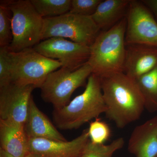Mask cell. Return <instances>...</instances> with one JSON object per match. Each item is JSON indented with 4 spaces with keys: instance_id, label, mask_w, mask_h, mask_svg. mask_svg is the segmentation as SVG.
Masks as SVG:
<instances>
[{
    "instance_id": "obj_13",
    "label": "cell",
    "mask_w": 157,
    "mask_h": 157,
    "mask_svg": "<svg viewBox=\"0 0 157 157\" xmlns=\"http://www.w3.org/2000/svg\"><path fill=\"white\" fill-rule=\"evenodd\" d=\"M128 149L136 157L157 156V116L135 127L129 137Z\"/></svg>"
},
{
    "instance_id": "obj_7",
    "label": "cell",
    "mask_w": 157,
    "mask_h": 157,
    "mask_svg": "<svg viewBox=\"0 0 157 157\" xmlns=\"http://www.w3.org/2000/svg\"><path fill=\"white\" fill-rule=\"evenodd\" d=\"M92 73V69L88 62L75 71L62 67L48 74L40 88L41 97L54 108L64 107L70 103L73 93L87 82Z\"/></svg>"
},
{
    "instance_id": "obj_19",
    "label": "cell",
    "mask_w": 157,
    "mask_h": 157,
    "mask_svg": "<svg viewBox=\"0 0 157 157\" xmlns=\"http://www.w3.org/2000/svg\"><path fill=\"white\" fill-rule=\"evenodd\" d=\"M125 141L120 137L113 140L109 144H98L90 141L86 146L82 157H112L116 151L123 147Z\"/></svg>"
},
{
    "instance_id": "obj_3",
    "label": "cell",
    "mask_w": 157,
    "mask_h": 157,
    "mask_svg": "<svg viewBox=\"0 0 157 157\" xmlns=\"http://www.w3.org/2000/svg\"><path fill=\"white\" fill-rule=\"evenodd\" d=\"M126 17L109 29L101 31L90 46L88 62L92 73L104 77L123 72Z\"/></svg>"
},
{
    "instance_id": "obj_8",
    "label": "cell",
    "mask_w": 157,
    "mask_h": 157,
    "mask_svg": "<svg viewBox=\"0 0 157 157\" xmlns=\"http://www.w3.org/2000/svg\"><path fill=\"white\" fill-rule=\"evenodd\" d=\"M125 41L157 47V21L141 1L131 0L126 15Z\"/></svg>"
},
{
    "instance_id": "obj_15",
    "label": "cell",
    "mask_w": 157,
    "mask_h": 157,
    "mask_svg": "<svg viewBox=\"0 0 157 157\" xmlns=\"http://www.w3.org/2000/svg\"><path fill=\"white\" fill-rule=\"evenodd\" d=\"M28 140L24 126L0 119L1 149L14 157H26Z\"/></svg>"
},
{
    "instance_id": "obj_18",
    "label": "cell",
    "mask_w": 157,
    "mask_h": 157,
    "mask_svg": "<svg viewBox=\"0 0 157 157\" xmlns=\"http://www.w3.org/2000/svg\"><path fill=\"white\" fill-rule=\"evenodd\" d=\"M35 9L43 18L57 17L68 13L72 0H30Z\"/></svg>"
},
{
    "instance_id": "obj_5",
    "label": "cell",
    "mask_w": 157,
    "mask_h": 157,
    "mask_svg": "<svg viewBox=\"0 0 157 157\" xmlns=\"http://www.w3.org/2000/svg\"><path fill=\"white\" fill-rule=\"evenodd\" d=\"M9 56L11 83L19 85L40 88L48 74L62 67L58 60L46 57L33 48L17 52L9 49Z\"/></svg>"
},
{
    "instance_id": "obj_17",
    "label": "cell",
    "mask_w": 157,
    "mask_h": 157,
    "mask_svg": "<svg viewBox=\"0 0 157 157\" xmlns=\"http://www.w3.org/2000/svg\"><path fill=\"white\" fill-rule=\"evenodd\" d=\"M135 80L143 96L145 109L157 112V66Z\"/></svg>"
},
{
    "instance_id": "obj_22",
    "label": "cell",
    "mask_w": 157,
    "mask_h": 157,
    "mask_svg": "<svg viewBox=\"0 0 157 157\" xmlns=\"http://www.w3.org/2000/svg\"><path fill=\"white\" fill-rule=\"evenodd\" d=\"M102 0H72L69 12L73 14L92 16Z\"/></svg>"
},
{
    "instance_id": "obj_21",
    "label": "cell",
    "mask_w": 157,
    "mask_h": 157,
    "mask_svg": "<svg viewBox=\"0 0 157 157\" xmlns=\"http://www.w3.org/2000/svg\"><path fill=\"white\" fill-rule=\"evenodd\" d=\"M88 130L90 141L95 144H104L111 136L108 124L98 118L90 123Z\"/></svg>"
},
{
    "instance_id": "obj_1",
    "label": "cell",
    "mask_w": 157,
    "mask_h": 157,
    "mask_svg": "<svg viewBox=\"0 0 157 157\" xmlns=\"http://www.w3.org/2000/svg\"><path fill=\"white\" fill-rule=\"evenodd\" d=\"M100 79L106 106L104 113L106 117L119 129L139 119L145 107L136 80L123 72L110 74Z\"/></svg>"
},
{
    "instance_id": "obj_24",
    "label": "cell",
    "mask_w": 157,
    "mask_h": 157,
    "mask_svg": "<svg viewBox=\"0 0 157 157\" xmlns=\"http://www.w3.org/2000/svg\"><path fill=\"white\" fill-rule=\"evenodd\" d=\"M141 1L150 10L157 21V0H142Z\"/></svg>"
},
{
    "instance_id": "obj_9",
    "label": "cell",
    "mask_w": 157,
    "mask_h": 157,
    "mask_svg": "<svg viewBox=\"0 0 157 157\" xmlns=\"http://www.w3.org/2000/svg\"><path fill=\"white\" fill-rule=\"evenodd\" d=\"M48 58L57 60L62 67L75 71L88 61L90 47L65 38L53 37L41 41L33 47Z\"/></svg>"
},
{
    "instance_id": "obj_14",
    "label": "cell",
    "mask_w": 157,
    "mask_h": 157,
    "mask_svg": "<svg viewBox=\"0 0 157 157\" xmlns=\"http://www.w3.org/2000/svg\"><path fill=\"white\" fill-rule=\"evenodd\" d=\"M24 129L29 138H40L56 141H67L48 117L39 109L31 97Z\"/></svg>"
},
{
    "instance_id": "obj_27",
    "label": "cell",
    "mask_w": 157,
    "mask_h": 157,
    "mask_svg": "<svg viewBox=\"0 0 157 157\" xmlns=\"http://www.w3.org/2000/svg\"><path fill=\"white\" fill-rule=\"evenodd\" d=\"M156 157H157V156H156Z\"/></svg>"
},
{
    "instance_id": "obj_4",
    "label": "cell",
    "mask_w": 157,
    "mask_h": 157,
    "mask_svg": "<svg viewBox=\"0 0 157 157\" xmlns=\"http://www.w3.org/2000/svg\"><path fill=\"white\" fill-rule=\"evenodd\" d=\"M9 6L12 13V33L9 50L17 52L33 48L42 40L44 18L30 0H9Z\"/></svg>"
},
{
    "instance_id": "obj_25",
    "label": "cell",
    "mask_w": 157,
    "mask_h": 157,
    "mask_svg": "<svg viewBox=\"0 0 157 157\" xmlns=\"http://www.w3.org/2000/svg\"><path fill=\"white\" fill-rule=\"evenodd\" d=\"M0 157H14L6 153V151H4L0 149Z\"/></svg>"
},
{
    "instance_id": "obj_10",
    "label": "cell",
    "mask_w": 157,
    "mask_h": 157,
    "mask_svg": "<svg viewBox=\"0 0 157 157\" xmlns=\"http://www.w3.org/2000/svg\"><path fill=\"white\" fill-rule=\"evenodd\" d=\"M36 88L13 83L0 88V119L24 126L32 93Z\"/></svg>"
},
{
    "instance_id": "obj_12",
    "label": "cell",
    "mask_w": 157,
    "mask_h": 157,
    "mask_svg": "<svg viewBox=\"0 0 157 157\" xmlns=\"http://www.w3.org/2000/svg\"><path fill=\"white\" fill-rule=\"evenodd\" d=\"M157 66V47L143 44L126 45L123 73L136 80Z\"/></svg>"
},
{
    "instance_id": "obj_26",
    "label": "cell",
    "mask_w": 157,
    "mask_h": 157,
    "mask_svg": "<svg viewBox=\"0 0 157 157\" xmlns=\"http://www.w3.org/2000/svg\"><path fill=\"white\" fill-rule=\"evenodd\" d=\"M26 157H35L29 154Z\"/></svg>"
},
{
    "instance_id": "obj_20",
    "label": "cell",
    "mask_w": 157,
    "mask_h": 157,
    "mask_svg": "<svg viewBox=\"0 0 157 157\" xmlns=\"http://www.w3.org/2000/svg\"><path fill=\"white\" fill-rule=\"evenodd\" d=\"M12 13L9 0L0 1V47H9L12 40Z\"/></svg>"
},
{
    "instance_id": "obj_28",
    "label": "cell",
    "mask_w": 157,
    "mask_h": 157,
    "mask_svg": "<svg viewBox=\"0 0 157 157\" xmlns=\"http://www.w3.org/2000/svg\"></svg>"
},
{
    "instance_id": "obj_2",
    "label": "cell",
    "mask_w": 157,
    "mask_h": 157,
    "mask_svg": "<svg viewBox=\"0 0 157 157\" xmlns=\"http://www.w3.org/2000/svg\"><path fill=\"white\" fill-rule=\"evenodd\" d=\"M86 86L84 92L67 105L54 109V122L59 129L68 130L79 128L86 123L105 113L106 106L100 77L92 73Z\"/></svg>"
},
{
    "instance_id": "obj_6",
    "label": "cell",
    "mask_w": 157,
    "mask_h": 157,
    "mask_svg": "<svg viewBox=\"0 0 157 157\" xmlns=\"http://www.w3.org/2000/svg\"><path fill=\"white\" fill-rule=\"evenodd\" d=\"M101 31L91 16L69 12L57 17H44L42 40L53 37L68 38L90 47Z\"/></svg>"
},
{
    "instance_id": "obj_11",
    "label": "cell",
    "mask_w": 157,
    "mask_h": 157,
    "mask_svg": "<svg viewBox=\"0 0 157 157\" xmlns=\"http://www.w3.org/2000/svg\"><path fill=\"white\" fill-rule=\"evenodd\" d=\"M90 140L88 129L71 141L29 138V154L35 157H81Z\"/></svg>"
},
{
    "instance_id": "obj_16",
    "label": "cell",
    "mask_w": 157,
    "mask_h": 157,
    "mask_svg": "<svg viewBox=\"0 0 157 157\" xmlns=\"http://www.w3.org/2000/svg\"><path fill=\"white\" fill-rule=\"evenodd\" d=\"M130 1H102L92 18L101 31L107 30L126 17Z\"/></svg>"
},
{
    "instance_id": "obj_23",
    "label": "cell",
    "mask_w": 157,
    "mask_h": 157,
    "mask_svg": "<svg viewBox=\"0 0 157 157\" xmlns=\"http://www.w3.org/2000/svg\"><path fill=\"white\" fill-rule=\"evenodd\" d=\"M9 47H0V88L11 83Z\"/></svg>"
}]
</instances>
